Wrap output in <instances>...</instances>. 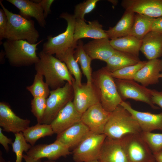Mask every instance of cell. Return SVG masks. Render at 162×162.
Returning a JSON list of instances; mask_svg holds the SVG:
<instances>
[{
  "mask_svg": "<svg viewBox=\"0 0 162 162\" xmlns=\"http://www.w3.org/2000/svg\"><path fill=\"white\" fill-rule=\"evenodd\" d=\"M38 56L39 60L34 64L35 69L44 77L45 82L52 90L63 86L65 81L72 84L74 78L64 62L42 50Z\"/></svg>",
  "mask_w": 162,
  "mask_h": 162,
  "instance_id": "obj_1",
  "label": "cell"
},
{
  "mask_svg": "<svg viewBox=\"0 0 162 162\" xmlns=\"http://www.w3.org/2000/svg\"><path fill=\"white\" fill-rule=\"evenodd\" d=\"M92 84L104 109L112 112L123 101L118 91L114 79L106 67L94 72Z\"/></svg>",
  "mask_w": 162,
  "mask_h": 162,
  "instance_id": "obj_2",
  "label": "cell"
},
{
  "mask_svg": "<svg viewBox=\"0 0 162 162\" xmlns=\"http://www.w3.org/2000/svg\"><path fill=\"white\" fill-rule=\"evenodd\" d=\"M0 4L8 19L4 38L11 40H25L32 44L37 43L39 34L34 21L10 11L4 6L2 0Z\"/></svg>",
  "mask_w": 162,
  "mask_h": 162,
  "instance_id": "obj_3",
  "label": "cell"
},
{
  "mask_svg": "<svg viewBox=\"0 0 162 162\" xmlns=\"http://www.w3.org/2000/svg\"><path fill=\"white\" fill-rule=\"evenodd\" d=\"M142 132L139 124L131 114L119 105L111 112L104 134L108 138L118 139L129 134Z\"/></svg>",
  "mask_w": 162,
  "mask_h": 162,
  "instance_id": "obj_4",
  "label": "cell"
},
{
  "mask_svg": "<svg viewBox=\"0 0 162 162\" xmlns=\"http://www.w3.org/2000/svg\"><path fill=\"white\" fill-rule=\"evenodd\" d=\"M43 40L32 44L25 40H6L2 44L5 57L10 64L15 67L28 66L37 62L39 57L37 46Z\"/></svg>",
  "mask_w": 162,
  "mask_h": 162,
  "instance_id": "obj_5",
  "label": "cell"
},
{
  "mask_svg": "<svg viewBox=\"0 0 162 162\" xmlns=\"http://www.w3.org/2000/svg\"><path fill=\"white\" fill-rule=\"evenodd\" d=\"M60 17L67 21V26L65 31L56 36L49 35L47 41L43 45L42 50L49 54H55V56L63 54L70 49L75 48L78 42L74 38L76 19L74 15L63 12L60 14Z\"/></svg>",
  "mask_w": 162,
  "mask_h": 162,
  "instance_id": "obj_6",
  "label": "cell"
},
{
  "mask_svg": "<svg viewBox=\"0 0 162 162\" xmlns=\"http://www.w3.org/2000/svg\"><path fill=\"white\" fill-rule=\"evenodd\" d=\"M72 85L66 82L62 87L50 91L41 124H50L59 112L74 98Z\"/></svg>",
  "mask_w": 162,
  "mask_h": 162,
  "instance_id": "obj_7",
  "label": "cell"
},
{
  "mask_svg": "<svg viewBox=\"0 0 162 162\" xmlns=\"http://www.w3.org/2000/svg\"><path fill=\"white\" fill-rule=\"evenodd\" d=\"M106 136L104 134L90 131L73 149V159L75 162H87L98 160L100 151Z\"/></svg>",
  "mask_w": 162,
  "mask_h": 162,
  "instance_id": "obj_8",
  "label": "cell"
},
{
  "mask_svg": "<svg viewBox=\"0 0 162 162\" xmlns=\"http://www.w3.org/2000/svg\"><path fill=\"white\" fill-rule=\"evenodd\" d=\"M140 134H129L121 139L128 162L155 161L153 154Z\"/></svg>",
  "mask_w": 162,
  "mask_h": 162,
  "instance_id": "obj_9",
  "label": "cell"
},
{
  "mask_svg": "<svg viewBox=\"0 0 162 162\" xmlns=\"http://www.w3.org/2000/svg\"><path fill=\"white\" fill-rule=\"evenodd\" d=\"M114 80L118 92L123 101L127 99H131L145 103L154 109H158L152 102L151 89L134 80L116 79Z\"/></svg>",
  "mask_w": 162,
  "mask_h": 162,
  "instance_id": "obj_10",
  "label": "cell"
},
{
  "mask_svg": "<svg viewBox=\"0 0 162 162\" xmlns=\"http://www.w3.org/2000/svg\"><path fill=\"white\" fill-rule=\"evenodd\" d=\"M70 149L59 141L56 140L49 144H39L32 146L26 154L35 160L46 158L55 160L71 154Z\"/></svg>",
  "mask_w": 162,
  "mask_h": 162,
  "instance_id": "obj_11",
  "label": "cell"
},
{
  "mask_svg": "<svg viewBox=\"0 0 162 162\" xmlns=\"http://www.w3.org/2000/svg\"><path fill=\"white\" fill-rule=\"evenodd\" d=\"M74 90L73 102L76 109L82 114L92 106L100 103L93 85H78L75 79L72 82Z\"/></svg>",
  "mask_w": 162,
  "mask_h": 162,
  "instance_id": "obj_12",
  "label": "cell"
},
{
  "mask_svg": "<svg viewBox=\"0 0 162 162\" xmlns=\"http://www.w3.org/2000/svg\"><path fill=\"white\" fill-rule=\"evenodd\" d=\"M31 122L17 116L8 103L0 102V126L3 131L14 134L23 132L29 127Z\"/></svg>",
  "mask_w": 162,
  "mask_h": 162,
  "instance_id": "obj_13",
  "label": "cell"
},
{
  "mask_svg": "<svg viewBox=\"0 0 162 162\" xmlns=\"http://www.w3.org/2000/svg\"><path fill=\"white\" fill-rule=\"evenodd\" d=\"M111 114V112L105 110L99 103L92 106L83 112L81 121L91 132L103 134Z\"/></svg>",
  "mask_w": 162,
  "mask_h": 162,
  "instance_id": "obj_14",
  "label": "cell"
},
{
  "mask_svg": "<svg viewBox=\"0 0 162 162\" xmlns=\"http://www.w3.org/2000/svg\"><path fill=\"white\" fill-rule=\"evenodd\" d=\"M120 105L128 111L136 120L142 132L162 131V112L154 114L134 109L129 103L123 101Z\"/></svg>",
  "mask_w": 162,
  "mask_h": 162,
  "instance_id": "obj_15",
  "label": "cell"
},
{
  "mask_svg": "<svg viewBox=\"0 0 162 162\" xmlns=\"http://www.w3.org/2000/svg\"><path fill=\"white\" fill-rule=\"evenodd\" d=\"M82 114L76 109L73 101H70L50 124L54 133L58 135L80 121Z\"/></svg>",
  "mask_w": 162,
  "mask_h": 162,
  "instance_id": "obj_16",
  "label": "cell"
},
{
  "mask_svg": "<svg viewBox=\"0 0 162 162\" xmlns=\"http://www.w3.org/2000/svg\"><path fill=\"white\" fill-rule=\"evenodd\" d=\"M121 4L135 13L155 18L162 16V0H124Z\"/></svg>",
  "mask_w": 162,
  "mask_h": 162,
  "instance_id": "obj_17",
  "label": "cell"
},
{
  "mask_svg": "<svg viewBox=\"0 0 162 162\" xmlns=\"http://www.w3.org/2000/svg\"><path fill=\"white\" fill-rule=\"evenodd\" d=\"M98 160L100 162H128L121 139L106 137L101 147Z\"/></svg>",
  "mask_w": 162,
  "mask_h": 162,
  "instance_id": "obj_18",
  "label": "cell"
},
{
  "mask_svg": "<svg viewBox=\"0 0 162 162\" xmlns=\"http://www.w3.org/2000/svg\"><path fill=\"white\" fill-rule=\"evenodd\" d=\"M162 71V59L148 60L136 74L134 80L146 87L158 82Z\"/></svg>",
  "mask_w": 162,
  "mask_h": 162,
  "instance_id": "obj_19",
  "label": "cell"
},
{
  "mask_svg": "<svg viewBox=\"0 0 162 162\" xmlns=\"http://www.w3.org/2000/svg\"><path fill=\"white\" fill-rule=\"evenodd\" d=\"M85 21L76 19L74 38L76 42L85 38L94 39L108 38L102 25L98 20L88 21V24L86 23Z\"/></svg>",
  "mask_w": 162,
  "mask_h": 162,
  "instance_id": "obj_20",
  "label": "cell"
},
{
  "mask_svg": "<svg viewBox=\"0 0 162 162\" xmlns=\"http://www.w3.org/2000/svg\"><path fill=\"white\" fill-rule=\"evenodd\" d=\"M90 131L88 127L81 120L57 135L56 140L70 150L76 147Z\"/></svg>",
  "mask_w": 162,
  "mask_h": 162,
  "instance_id": "obj_21",
  "label": "cell"
},
{
  "mask_svg": "<svg viewBox=\"0 0 162 162\" xmlns=\"http://www.w3.org/2000/svg\"><path fill=\"white\" fill-rule=\"evenodd\" d=\"M84 48L92 60L98 59L105 62L116 50L111 45L108 38L94 39L84 44Z\"/></svg>",
  "mask_w": 162,
  "mask_h": 162,
  "instance_id": "obj_22",
  "label": "cell"
},
{
  "mask_svg": "<svg viewBox=\"0 0 162 162\" xmlns=\"http://www.w3.org/2000/svg\"><path fill=\"white\" fill-rule=\"evenodd\" d=\"M17 8L19 14L28 19L35 18L39 26L45 28L46 25L43 10L39 3L29 0H7Z\"/></svg>",
  "mask_w": 162,
  "mask_h": 162,
  "instance_id": "obj_23",
  "label": "cell"
},
{
  "mask_svg": "<svg viewBox=\"0 0 162 162\" xmlns=\"http://www.w3.org/2000/svg\"><path fill=\"white\" fill-rule=\"evenodd\" d=\"M140 51L148 59L162 56V34L151 31L142 40Z\"/></svg>",
  "mask_w": 162,
  "mask_h": 162,
  "instance_id": "obj_24",
  "label": "cell"
},
{
  "mask_svg": "<svg viewBox=\"0 0 162 162\" xmlns=\"http://www.w3.org/2000/svg\"><path fill=\"white\" fill-rule=\"evenodd\" d=\"M135 13L126 9L121 19L114 26L105 30L108 38L110 40L130 34L134 23Z\"/></svg>",
  "mask_w": 162,
  "mask_h": 162,
  "instance_id": "obj_25",
  "label": "cell"
},
{
  "mask_svg": "<svg viewBox=\"0 0 162 162\" xmlns=\"http://www.w3.org/2000/svg\"><path fill=\"white\" fill-rule=\"evenodd\" d=\"M142 40L132 35L110 40V43L115 50L139 57Z\"/></svg>",
  "mask_w": 162,
  "mask_h": 162,
  "instance_id": "obj_26",
  "label": "cell"
},
{
  "mask_svg": "<svg viewBox=\"0 0 162 162\" xmlns=\"http://www.w3.org/2000/svg\"><path fill=\"white\" fill-rule=\"evenodd\" d=\"M141 61L138 56L116 50L106 62V69L112 72L129 66L136 64Z\"/></svg>",
  "mask_w": 162,
  "mask_h": 162,
  "instance_id": "obj_27",
  "label": "cell"
},
{
  "mask_svg": "<svg viewBox=\"0 0 162 162\" xmlns=\"http://www.w3.org/2000/svg\"><path fill=\"white\" fill-rule=\"evenodd\" d=\"M84 44L80 40L78 41L74 52V57L80 64L82 72L87 79V84L92 83V69L91 62L92 60L86 53L84 48Z\"/></svg>",
  "mask_w": 162,
  "mask_h": 162,
  "instance_id": "obj_28",
  "label": "cell"
},
{
  "mask_svg": "<svg viewBox=\"0 0 162 162\" xmlns=\"http://www.w3.org/2000/svg\"><path fill=\"white\" fill-rule=\"evenodd\" d=\"M24 136L27 142L33 146L40 139L51 136L54 133L50 124L37 123L29 127L23 132Z\"/></svg>",
  "mask_w": 162,
  "mask_h": 162,
  "instance_id": "obj_29",
  "label": "cell"
},
{
  "mask_svg": "<svg viewBox=\"0 0 162 162\" xmlns=\"http://www.w3.org/2000/svg\"><path fill=\"white\" fill-rule=\"evenodd\" d=\"M155 18L139 14H135L130 35L142 40L151 31Z\"/></svg>",
  "mask_w": 162,
  "mask_h": 162,
  "instance_id": "obj_30",
  "label": "cell"
},
{
  "mask_svg": "<svg viewBox=\"0 0 162 162\" xmlns=\"http://www.w3.org/2000/svg\"><path fill=\"white\" fill-rule=\"evenodd\" d=\"M75 49H70L63 54L55 57L65 64L70 74L74 76L76 83L81 85L82 84V73L74 56Z\"/></svg>",
  "mask_w": 162,
  "mask_h": 162,
  "instance_id": "obj_31",
  "label": "cell"
},
{
  "mask_svg": "<svg viewBox=\"0 0 162 162\" xmlns=\"http://www.w3.org/2000/svg\"><path fill=\"white\" fill-rule=\"evenodd\" d=\"M43 77L42 75L36 73L32 84L26 87L27 90L33 98L43 97L47 98L50 95V87L44 81Z\"/></svg>",
  "mask_w": 162,
  "mask_h": 162,
  "instance_id": "obj_32",
  "label": "cell"
},
{
  "mask_svg": "<svg viewBox=\"0 0 162 162\" xmlns=\"http://www.w3.org/2000/svg\"><path fill=\"white\" fill-rule=\"evenodd\" d=\"M147 61H140L138 63L111 72L112 77L116 79L134 80L139 70L146 63Z\"/></svg>",
  "mask_w": 162,
  "mask_h": 162,
  "instance_id": "obj_33",
  "label": "cell"
},
{
  "mask_svg": "<svg viewBox=\"0 0 162 162\" xmlns=\"http://www.w3.org/2000/svg\"><path fill=\"white\" fill-rule=\"evenodd\" d=\"M14 141L11 145L16 155L15 162H22L23 152H27L32 146L26 141L22 132L14 134Z\"/></svg>",
  "mask_w": 162,
  "mask_h": 162,
  "instance_id": "obj_34",
  "label": "cell"
},
{
  "mask_svg": "<svg viewBox=\"0 0 162 162\" xmlns=\"http://www.w3.org/2000/svg\"><path fill=\"white\" fill-rule=\"evenodd\" d=\"M140 134L153 154L162 151V133L142 131Z\"/></svg>",
  "mask_w": 162,
  "mask_h": 162,
  "instance_id": "obj_35",
  "label": "cell"
},
{
  "mask_svg": "<svg viewBox=\"0 0 162 162\" xmlns=\"http://www.w3.org/2000/svg\"><path fill=\"white\" fill-rule=\"evenodd\" d=\"M31 104V112L36 118L37 123L41 124L46 108V98H33Z\"/></svg>",
  "mask_w": 162,
  "mask_h": 162,
  "instance_id": "obj_36",
  "label": "cell"
},
{
  "mask_svg": "<svg viewBox=\"0 0 162 162\" xmlns=\"http://www.w3.org/2000/svg\"><path fill=\"white\" fill-rule=\"evenodd\" d=\"M99 0H87L76 4L74 10V16L76 19L85 20L84 16L95 8Z\"/></svg>",
  "mask_w": 162,
  "mask_h": 162,
  "instance_id": "obj_37",
  "label": "cell"
},
{
  "mask_svg": "<svg viewBox=\"0 0 162 162\" xmlns=\"http://www.w3.org/2000/svg\"><path fill=\"white\" fill-rule=\"evenodd\" d=\"M8 21L5 13L2 8L0 9V42L4 39V36Z\"/></svg>",
  "mask_w": 162,
  "mask_h": 162,
  "instance_id": "obj_38",
  "label": "cell"
},
{
  "mask_svg": "<svg viewBox=\"0 0 162 162\" xmlns=\"http://www.w3.org/2000/svg\"><path fill=\"white\" fill-rule=\"evenodd\" d=\"M54 1V0H39V3L42 7L44 11V16L46 19L51 12L50 7Z\"/></svg>",
  "mask_w": 162,
  "mask_h": 162,
  "instance_id": "obj_39",
  "label": "cell"
},
{
  "mask_svg": "<svg viewBox=\"0 0 162 162\" xmlns=\"http://www.w3.org/2000/svg\"><path fill=\"white\" fill-rule=\"evenodd\" d=\"M2 129L0 127V143L4 148L7 152L9 151V144L11 145L13 143V140L10 138H8L5 136L2 132Z\"/></svg>",
  "mask_w": 162,
  "mask_h": 162,
  "instance_id": "obj_40",
  "label": "cell"
},
{
  "mask_svg": "<svg viewBox=\"0 0 162 162\" xmlns=\"http://www.w3.org/2000/svg\"><path fill=\"white\" fill-rule=\"evenodd\" d=\"M152 100L153 103L162 108V91L151 89Z\"/></svg>",
  "mask_w": 162,
  "mask_h": 162,
  "instance_id": "obj_41",
  "label": "cell"
},
{
  "mask_svg": "<svg viewBox=\"0 0 162 162\" xmlns=\"http://www.w3.org/2000/svg\"><path fill=\"white\" fill-rule=\"evenodd\" d=\"M151 31L162 34V16L155 18Z\"/></svg>",
  "mask_w": 162,
  "mask_h": 162,
  "instance_id": "obj_42",
  "label": "cell"
},
{
  "mask_svg": "<svg viewBox=\"0 0 162 162\" xmlns=\"http://www.w3.org/2000/svg\"><path fill=\"white\" fill-rule=\"evenodd\" d=\"M23 158L25 162H41V159L35 160L28 156L26 154H23Z\"/></svg>",
  "mask_w": 162,
  "mask_h": 162,
  "instance_id": "obj_43",
  "label": "cell"
},
{
  "mask_svg": "<svg viewBox=\"0 0 162 162\" xmlns=\"http://www.w3.org/2000/svg\"><path fill=\"white\" fill-rule=\"evenodd\" d=\"M154 155L155 160L157 162H162V151Z\"/></svg>",
  "mask_w": 162,
  "mask_h": 162,
  "instance_id": "obj_44",
  "label": "cell"
},
{
  "mask_svg": "<svg viewBox=\"0 0 162 162\" xmlns=\"http://www.w3.org/2000/svg\"><path fill=\"white\" fill-rule=\"evenodd\" d=\"M5 160L2 156V153L1 151H0V162H4ZM7 162H10V161H8Z\"/></svg>",
  "mask_w": 162,
  "mask_h": 162,
  "instance_id": "obj_45",
  "label": "cell"
},
{
  "mask_svg": "<svg viewBox=\"0 0 162 162\" xmlns=\"http://www.w3.org/2000/svg\"><path fill=\"white\" fill-rule=\"evenodd\" d=\"M109 1L114 5L116 4L118 2V1L116 0H109Z\"/></svg>",
  "mask_w": 162,
  "mask_h": 162,
  "instance_id": "obj_46",
  "label": "cell"
},
{
  "mask_svg": "<svg viewBox=\"0 0 162 162\" xmlns=\"http://www.w3.org/2000/svg\"><path fill=\"white\" fill-rule=\"evenodd\" d=\"M41 162H56L55 160H44L43 161H42Z\"/></svg>",
  "mask_w": 162,
  "mask_h": 162,
  "instance_id": "obj_47",
  "label": "cell"
},
{
  "mask_svg": "<svg viewBox=\"0 0 162 162\" xmlns=\"http://www.w3.org/2000/svg\"><path fill=\"white\" fill-rule=\"evenodd\" d=\"M87 162H100L98 160H92L91 161Z\"/></svg>",
  "mask_w": 162,
  "mask_h": 162,
  "instance_id": "obj_48",
  "label": "cell"
},
{
  "mask_svg": "<svg viewBox=\"0 0 162 162\" xmlns=\"http://www.w3.org/2000/svg\"><path fill=\"white\" fill-rule=\"evenodd\" d=\"M160 78H161L162 79V72L161 73L160 75Z\"/></svg>",
  "mask_w": 162,
  "mask_h": 162,
  "instance_id": "obj_49",
  "label": "cell"
},
{
  "mask_svg": "<svg viewBox=\"0 0 162 162\" xmlns=\"http://www.w3.org/2000/svg\"><path fill=\"white\" fill-rule=\"evenodd\" d=\"M153 162H157L156 160H155V161H154Z\"/></svg>",
  "mask_w": 162,
  "mask_h": 162,
  "instance_id": "obj_50",
  "label": "cell"
}]
</instances>
